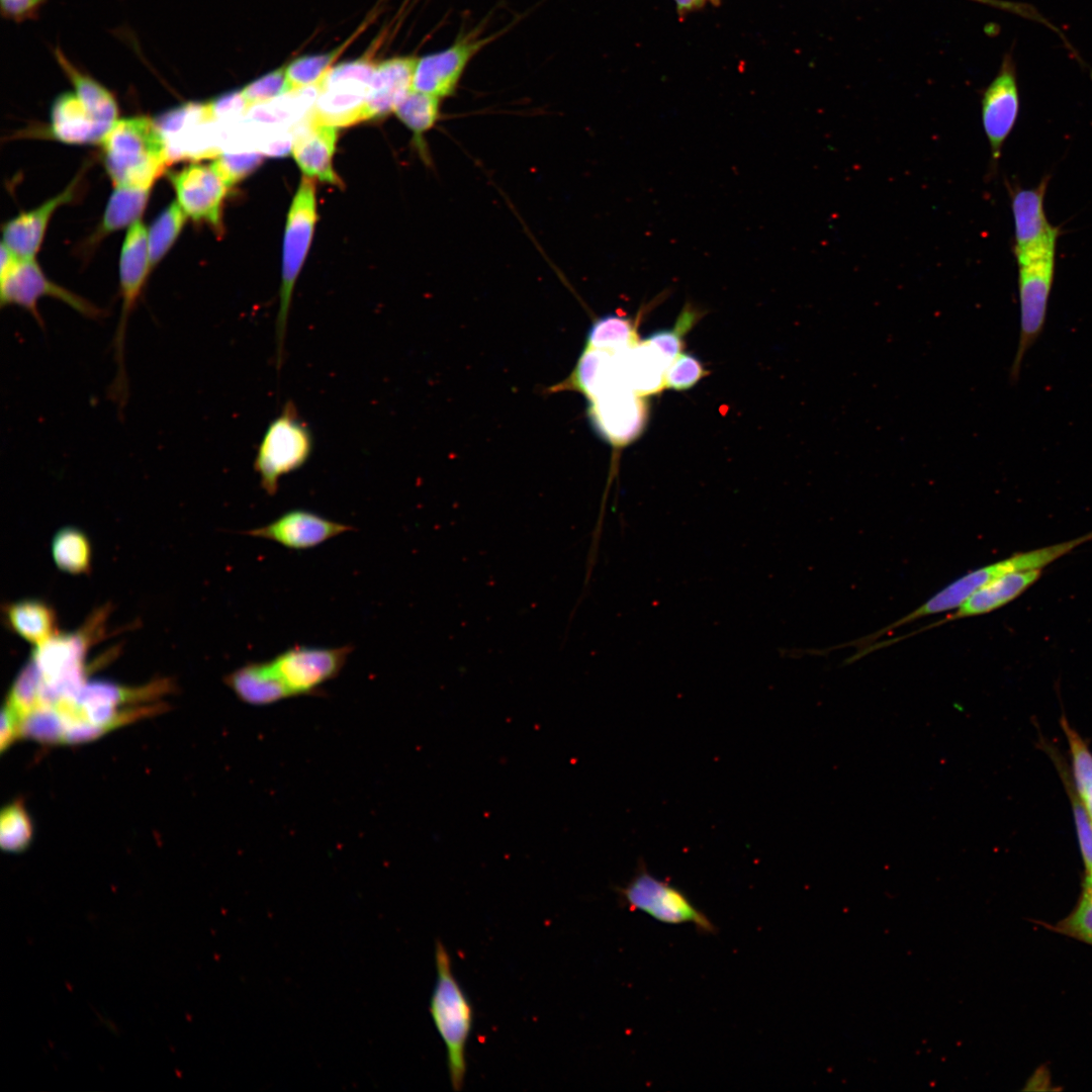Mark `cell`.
<instances>
[{"mask_svg": "<svg viewBox=\"0 0 1092 1092\" xmlns=\"http://www.w3.org/2000/svg\"><path fill=\"white\" fill-rule=\"evenodd\" d=\"M100 144L114 187L152 189L170 163L166 138L147 116L117 119Z\"/></svg>", "mask_w": 1092, "mask_h": 1092, "instance_id": "cell-1", "label": "cell"}, {"mask_svg": "<svg viewBox=\"0 0 1092 1092\" xmlns=\"http://www.w3.org/2000/svg\"><path fill=\"white\" fill-rule=\"evenodd\" d=\"M107 617V608H100L79 630L68 634L58 633L35 646L30 660L40 676L38 708H48L58 700L77 696L86 684V655L89 648L101 638Z\"/></svg>", "mask_w": 1092, "mask_h": 1092, "instance_id": "cell-2", "label": "cell"}, {"mask_svg": "<svg viewBox=\"0 0 1092 1092\" xmlns=\"http://www.w3.org/2000/svg\"><path fill=\"white\" fill-rule=\"evenodd\" d=\"M436 984L430 1001V1013L447 1052L451 1087L463 1089L466 1076V1045L473 1024V1009L453 971L446 946L436 941Z\"/></svg>", "mask_w": 1092, "mask_h": 1092, "instance_id": "cell-3", "label": "cell"}, {"mask_svg": "<svg viewBox=\"0 0 1092 1092\" xmlns=\"http://www.w3.org/2000/svg\"><path fill=\"white\" fill-rule=\"evenodd\" d=\"M152 271L148 245V229L145 226L142 219H140L127 229L119 258L121 312L112 341L116 374L108 389V395L119 408L125 406L129 395L128 378L124 362L127 322L146 286L148 276Z\"/></svg>", "mask_w": 1092, "mask_h": 1092, "instance_id": "cell-4", "label": "cell"}, {"mask_svg": "<svg viewBox=\"0 0 1092 1092\" xmlns=\"http://www.w3.org/2000/svg\"><path fill=\"white\" fill-rule=\"evenodd\" d=\"M41 297H52L69 305L82 315L99 320L105 310L90 300L49 279L35 259L16 258L1 245L0 304L1 307L16 305L28 311L40 328L44 322L38 309Z\"/></svg>", "mask_w": 1092, "mask_h": 1092, "instance_id": "cell-5", "label": "cell"}, {"mask_svg": "<svg viewBox=\"0 0 1092 1092\" xmlns=\"http://www.w3.org/2000/svg\"><path fill=\"white\" fill-rule=\"evenodd\" d=\"M313 449V438L295 405L288 401L268 426L260 442L254 468L268 495L276 494L283 475L302 467Z\"/></svg>", "mask_w": 1092, "mask_h": 1092, "instance_id": "cell-6", "label": "cell"}, {"mask_svg": "<svg viewBox=\"0 0 1092 1092\" xmlns=\"http://www.w3.org/2000/svg\"><path fill=\"white\" fill-rule=\"evenodd\" d=\"M315 187L310 177L301 179L286 222L283 243L282 282L276 320V365H282L287 318L296 278L304 262L316 218Z\"/></svg>", "mask_w": 1092, "mask_h": 1092, "instance_id": "cell-7", "label": "cell"}, {"mask_svg": "<svg viewBox=\"0 0 1092 1092\" xmlns=\"http://www.w3.org/2000/svg\"><path fill=\"white\" fill-rule=\"evenodd\" d=\"M1056 249L1016 257L1018 264L1019 339L1010 368L1016 382L1025 355L1044 328L1055 277Z\"/></svg>", "mask_w": 1092, "mask_h": 1092, "instance_id": "cell-8", "label": "cell"}, {"mask_svg": "<svg viewBox=\"0 0 1092 1092\" xmlns=\"http://www.w3.org/2000/svg\"><path fill=\"white\" fill-rule=\"evenodd\" d=\"M376 65L360 58L330 69L307 114L311 122L348 126L362 121V113Z\"/></svg>", "mask_w": 1092, "mask_h": 1092, "instance_id": "cell-9", "label": "cell"}, {"mask_svg": "<svg viewBox=\"0 0 1092 1092\" xmlns=\"http://www.w3.org/2000/svg\"><path fill=\"white\" fill-rule=\"evenodd\" d=\"M623 905L641 911L653 919L671 925L692 924L705 934H714L717 927L679 889L669 882L652 876L645 867L622 888H617Z\"/></svg>", "mask_w": 1092, "mask_h": 1092, "instance_id": "cell-10", "label": "cell"}, {"mask_svg": "<svg viewBox=\"0 0 1092 1092\" xmlns=\"http://www.w3.org/2000/svg\"><path fill=\"white\" fill-rule=\"evenodd\" d=\"M354 646L310 647L296 645L271 662L292 697L323 695V687L335 679L347 663Z\"/></svg>", "mask_w": 1092, "mask_h": 1092, "instance_id": "cell-11", "label": "cell"}, {"mask_svg": "<svg viewBox=\"0 0 1092 1092\" xmlns=\"http://www.w3.org/2000/svg\"><path fill=\"white\" fill-rule=\"evenodd\" d=\"M1030 565L1029 556L1025 552H1020L974 569L944 586L912 612L853 643L862 648L901 626L931 615L950 613L982 585L1004 574L1027 570Z\"/></svg>", "mask_w": 1092, "mask_h": 1092, "instance_id": "cell-12", "label": "cell"}, {"mask_svg": "<svg viewBox=\"0 0 1092 1092\" xmlns=\"http://www.w3.org/2000/svg\"><path fill=\"white\" fill-rule=\"evenodd\" d=\"M168 177L175 190L176 201L187 217L219 230L222 203L230 187L213 162H193L169 173Z\"/></svg>", "mask_w": 1092, "mask_h": 1092, "instance_id": "cell-13", "label": "cell"}, {"mask_svg": "<svg viewBox=\"0 0 1092 1092\" xmlns=\"http://www.w3.org/2000/svg\"><path fill=\"white\" fill-rule=\"evenodd\" d=\"M1019 107L1016 66L1012 55L1007 54L982 96V124L993 163L1001 156L1002 147L1017 121Z\"/></svg>", "mask_w": 1092, "mask_h": 1092, "instance_id": "cell-14", "label": "cell"}, {"mask_svg": "<svg viewBox=\"0 0 1092 1092\" xmlns=\"http://www.w3.org/2000/svg\"><path fill=\"white\" fill-rule=\"evenodd\" d=\"M491 38H475L468 35L457 39L442 51L418 59L413 89L441 99L452 96L471 59Z\"/></svg>", "mask_w": 1092, "mask_h": 1092, "instance_id": "cell-15", "label": "cell"}, {"mask_svg": "<svg viewBox=\"0 0 1092 1092\" xmlns=\"http://www.w3.org/2000/svg\"><path fill=\"white\" fill-rule=\"evenodd\" d=\"M644 396L630 388L606 393L589 400L588 416L598 434L613 446L636 439L646 424Z\"/></svg>", "mask_w": 1092, "mask_h": 1092, "instance_id": "cell-16", "label": "cell"}, {"mask_svg": "<svg viewBox=\"0 0 1092 1092\" xmlns=\"http://www.w3.org/2000/svg\"><path fill=\"white\" fill-rule=\"evenodd\" d=\"M355 528L316 513L295 509L272 522L245 532L255 538L275 542L291 550H307Z\"/></svg>", "mask_w": 1092, "mask_h": 1092, "instance_id": "cell-17", "label": "cell"}, {"mask_svg": "<svg viewBox=\"0 0 1092 1092\" xmlns=\"http://www.w3.org/2000/svg\"><path fill=\"white\" fill-rule=\"evenodd\" d=\"M1049 177H1044L1033 188L1012 192L1016 257L1056 249L1059 229L1050 223L1043 207Z\"/></svg>", "mask_w": 1092, "mask_h": 1092, "instance_id": "cell-18", "label": "cell"}, {"mask_svg": "<svg viewBox=\"0 0 1092 1092\" xmlns=\"http://www.w3.org/2000/svg\"><path fill=\"white\" fill-rule=\"evenodd\" d=\"M79 180L80 177H75L60 193L2 225V244L16 258H35L51 217L59 207L73 200Z\"/></svg>", "mask_w": 1092, "mask_h": 1092, "instance_id": "cell-19", "label": "cell"}, {"mask_svg": "<svg viewBox=\"0 0 1092 1092\" xmlns=\"http://www.w3.org/2000/svg\"><path fill=\"white\" fill-rule=\"evenodd\" d=\"M418 59L396 57L376 65L362 113V121L383 117L395 110L413 89Z\"/></svg>", "mask_w": 1092, "mask_h": 1092, "instance_id": "cell-20", "label": "cell"}, {"mask_svg": "<svg viewBox=\"0 0 1092 1092\" xmlns=\"http://www.w3.org/2000/svg\"><path fill=\"white\" fill-rule=\"evenodd\" d=\"M1041 569L1016 571L997 577L974 592L957 610L933 624L922 627L925 631L959 619L991 613L1010 603L1040 576Z\"/></svg>", "mask_w": 1092, "mask_h": 1092, "instance_id": "cell-21", "label": "cell"}, {"mask_svg": "<svg viewBox=\"0 0 1092 1092\" xmlns=\"http://www.w3.org/2000/svg\"><path fill=\"white\" fill-rule=\"evenodd\" d=\"M293 132L292 153L305 176L339 185L340 180L332 165L337 127L313 123L306 115L305 122L300 123Z\"/></svg>", "mask_w": 1092, "mask_h": 1092, "instance_id": "cell-22", "label": "cell"}, {"mask_svg": "<svg viewBox=\"0 0 1092 1092\" xmlns=\"http://www.w3.org/2000/svg\"><path fill=\"white\" fill-rule=\"evenodd\" d=\"M225 686L243 703L266 707L292 698L271 660L249 661L223 677Z\"/></svg>", "mask_w": 1092, "mask_h": 1092, "instance_id": "cell-23", "label": "cell"}, {"mask_svg": "<svg viewBox=\"0 0 1092 1092\" xmlns=\"http://www.w3.org/2000/svg\"><path fill=\"white\" fill-rule=\"evenodd\" d=\"M51 132L70 145L101 143L109 129L100 124L74 92L59 95L51 107Z\"/></svg>", "mask_w": 1092, "mask_h": 1092, "instance_id": "cell-24", "label": "cell"}, {"mask_svg": "<svg viewBox=\"0 0 1092 1092\" xmlns=\"http://www.w3.org/2000/svg\"><path fill=\"white\" fill-rule=\"evenodd\" d=\"M3 617L10 631L34 646L59 633L55 610L41 600L24 599L7 603L3 607Z\"/></svg>", "mask_w": 1092, "mask_h": 1092, "instance_id": "cell-25", "label": "cell"}, {"mask_svg": "<svg viewBox=\"0 0 1092 1092\" xmlns=\"http://www.w3.org/2000/svg\"><path fill=\"white\" fill-rule=\"evenodd\" d=\"M621 370L628 388L646 396L664 384L667 365L662 357L644 341L618 351Z\"/></svg>", "mask_w": 1092, "mask_h": 1092, "instance_id": "cell-26", "label": "cell"}, {"mask_svg": "<svg viewBox=\"0 0 1092 1092\" xmlns=\"http://www.w3.org/2000/svg\"><path fill=\"white\" fill-rule=\"evenodd\" d=\"M56 59L74 87V93L90 114L110 130L118 119V107L113 95L100 83L76 69L59 49Z\"/></svg>", "mask_w": 1092, "mask_h": 1092, "instance_id": "cell-27", "label": "cell"}, {"mask_svg": "<svg viewBox=\"0 0 1092 1092\" xmlns=\"http://www.w3.org/2000/svg\"><path fill=\"white\" fill-rule=\"evenodd\" d=\"M151 189L114 187L103 216L97 237H104L123 228H129L142 218L148 204Z\"/></svg>", "mask_w": 1092, "mask_h": 1092, "instance_id": "cell-28", "label": "cell"}, {"mask_svg": "<svg viewBox=\"0 0 1092 1092\" xmlns=\"http://www.w3.org/2000/svg\"><path fill=\"white\" fill-rule=\"evenodd\" d=\"M53 559L59 569L69 574H87L91 568V545L87 535L75 527H64L51 544Z\"/></svg>", "mask_w": 1092, "mask_h": 1092, "instance_id": "cell-29", "label": "cell"}, {"mask_svg": "<svg viewBox=\"0 0 1092 1092\" xmlns=\"http://www.w3.org/2000/svg\"><path fill=\"white\" fill-rule=\"evenodd\" d=\"M400 121L413 131L422 150L423 136L440 118L441 98L412 89L394 110Z\"/></svg>", "mask_w": 1092, "mask_h": 1092, "instance_id": "cell-30", "label": "cell"}, {"mask_svg": "<svg viewBox=\"0 0 1092 1092\" xmlns=\"http://www.w3.org/2000/svg\"><path fill=\"white\" fill-rule=\"evenodd\" d=\"M187 218L179 203L173 201L152 221L148 228V245L152 270L175 244Z\"/></svg>", "mask_w": 1092, "mask_h": 1092, "instance_id": "cell-31", "label": "cell"}, {"mask_svg": "<svg viewBox=\"0 0 1092 1092\" xmlns=\"http://www.w3.org/2000/svg\"><path fill=\"white\" fill-rule=\"evenodd\" d=\"M1060 722L1070 747L1076 792L1092 821V752L1064 716Z\"/></svg>", "mask_w": 1092, "mask_h": 1092, "instance_id": "cell-32", "label": "cell"}, {"mask_svg": "<svg viewBox=\"0 0 1092 1092\" xmlns=\"http://www.w3.org/2000/svg\"><path fill=\"white\" fill-rule=\"evenodd\" d=\"M639 343L632 321L623 315L608 314L590 327L586 345L596 348L622 350Z\"/></svg>", "mask_w": 1092, "mask_h": 1092, "instance_id": "cell-33", "label": "cell"}, {"mask_svg": "<svg viewBox=\"0 0 1092 1092\" xmlns=\"http://www.w3.org/2000/svg\"><path fill=\"white\" fill-rule=\"evenodd\" d=\"M33 825L22 801L3 808L0 815V844L8 852H20L32 841Z\"/></svg>", "mask_w": 1092, "mask_h": 1092, "instance_id": "cell-34", "label": "cell"}, {"mask_svg": "<svg viewBox=\"0 0 1092 1092\" xmlns=\"http://www.w3.org/2000/svg\"><path fill=\"white\" fill-rule=\"evenodd\" d=\"M40 676L30 660L17 674L8 693L5 705L21 721L39 706Z\"/></svg>", "mask_w": 1092, "mask_h": 1092, "instance_id": "cell-35", "label": "cell"}, {"mask_svg": "<svg viewBox=\"0 0 1092 1092\" xmlns=\"http://www.w3.org/2000/svg\"><path fill=\"white\" fill-rule=\"evenodd\" d=\"M339 52L337 50L328 54L305 56L292 61L285 68L289 91L317 85L330 70Z\"/></svg>", "mask_w": 1092, "mask_h": 1092, "instance_id": "cell-36", "label": "cell"}, {"mask_svg": "<svg viewBox=\"0 0 1092 1092\" xmlns=\"http://www.w3.org/2000/svg\"><path fill=\"white\" fill-rule=\"evenodd\" d=\"M697 317V309L688 304L681 310L673 329L654 332L644 342L651 346L669 366L681 352L682 335L696 322Z\"/></svg>", "mask_w": 1092, "mask_h": 1092, "instance_id": "cell-37", "label": "cell"}, {"mask_svg": "<svg viewBox=\"0 0 1092 1092\" xmlns=\"http://www.w3.org/2000/svg\"><path fill=\"white\" fill-rule=\"evenodd\" d=\"M249 107L271 101L288 93L285 68L274 70L247 85L242 91Z\"/></svg>", "mask_w": 1092, "mask_h": 1092, "instance_id": "cell-38", "label": "cell"}, {"mask_svg": "<svg viewBox=\"0 0 1092 1092\" xmlns=\"http://www.w3.org/2000/svg\"><path fill=\"white\" fill-rule=\"evenodd\" d=\"M263 161L260 152L222 154L213 161L219 174L229 187L241 181L255 171Z\"/></svg>", "mask_w": 1092, "mask_h": 1092, "instance_id": "cell-39", "label": "cell"}, {"mask_svg": "<svg viewBox=\"0 0 1092 1092\" xmlns=\"http://www.w3.org/2000/svg\"><path fill=\"white\" fill-rule=\"evenodd\" d=\"M704 372L702 363L696 357L679 354L665 371L664 385L676 390L688 389L704 376Z\"/></svg>", "mask_w": 1092, "mask_h": 1092, "instance_id": "cell-40", "label": "cell"}, {"mask_svg": "<svg viewBox=\"0 0 1092 1092\" xmlns=\"http://www.w3.org/2000/svg\"><path fill=\"white\" fill-rule=\"evenodd\" d=\"M1059 930L1084 941L1092 937V884L1085 883L1077 908L1059 923Z\"/></svg>", "mask_w": 1092, "mask_h": 1092, "instance_id": "cell-41", "label": "cell"}, {"mask_svg": "<svg viewBox=\"0 0 1092 1092\" xmlns=\"http://www.w3.org/2000/svg\"><path fill=\"white\" fill-rule=\"evenodd\" d=\"M1065 783L1071 799L1080 850L1088 874L1092 871V821L1077 792L1074 793L1069 778H1066Z\"/></svg>", "mask_w": 1092, "mask_h": 1092, "instance_id": "cell-42", "label": "cell"}, {"mask_svg": "<svg viewBox=\"0 0 1092 1092\" xmlns=\"http://www.w3.org/2000/svg\"><path fill=\"white\" fill-rule=\"evenodd\" d=\"M209 116L217 118H236L246 113L249 108L242 92H231L206 104Z\"/></svg>", "mask_w": 1092, "mask_h": 1092, "instance_id": "cell-43", "label": "cell"}, {"mask_svg": "<svg viewBox=\"0 0 1092 1092\" xmlns=\"http://www.w3.org/2000/svg\"><path fill=\"white\" fill-rule=\"evenodd\" d=\"M19 736H21V721L4 706L1 715V752H4Z\"/></svg>", "mask_w": 1092, "mask_h": 1092, "instance_id": "cell-44", "label": "cell"}, {"mask_svg": "<svg viewBox=\"0 0 1092 1092\" xmlns=\"http://www.w3.org/2000/svg\"><path fill=\"white\" fill-rule=\"evenodd\" d=\"M44 0H1L3 12L11 18L23 19L31 16Z\"/></svg>", "mask_w": 1092, "mask_h": 1092, "instance_id": "cell-45", "label": "cell"}, {"mask_svg": "<svg viewBox=\"0 0 1092 1092\" xmlns=\"http://www.w3.org/2000/svg\"><path fill=\"white\" fill-rule=\"evenodd\" d=\"M1085 883H1087V884H1092V871H1091L1090 873H1088V874H1087V878H1086V882H1085Z\"/></svg>", "mask_w": 1092, "mask_h": 1092, "instance_id": "cell-46", "label": "cell"}, {"mask_svg": "<svg viewBox=\"0 0 1092 1092\" xmlns=\"http://www.w3.org/2000/svg\"><path fill=\"white\" fill-rule=\"evenodd\" d=\"M1086 942H1088V943L1092 944V937H1091V938H1089V939H1088V940H1087Z\"/></svg>", "mask_w": 1092, "mask_h": 1092, "instance_id": "cell-47", "label": "cell"}]
</instances>
